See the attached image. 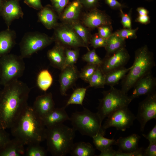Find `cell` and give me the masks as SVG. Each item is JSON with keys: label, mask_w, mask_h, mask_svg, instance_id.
Listing matches in <instances>:
<instances>
[{"label": "cell", "mask_w": 156, "mask_h": 156, "mask_svg": "<svg viewBox=\"0 0 156 156\" xmlns=\"http://www.w3.org/2000/svg\"><path fill=\"white\" fill-rule=\"evenodd\" d=\"M0 91V128L10 129L28 105L30 89L16 80L3 86Z\"/></svg>", "instance_id": "obj_1"}, {"label": "cell", "mask_w": 156, "mask_h": 156, "mask_svg": "<svg viewBox=\"0 0 156 156\" xmlns=\"http://www.w3.org/2000/svg\"><path fill=\"white\" fill-rule=\"evenodd\" d=\"M46 128L42 118L28 105L10 129L14 138L28 145L45 140Z\"/></svg>", "instance_id": "obj_2"}, {"label": "cell", "mask_w": 156, "mask_h": 156, "mask_svg": "<svg viewBox=\"0 0 156 156\" xmlns=\"http://www.w3.org/2000/svg\"><path fill=\"white\" fill-rule=\"evenodd\" d=\"M46 128L47 151L54 156H64L70 153L76 131L63 123Z\"/></svg>", "instance_id": "obj_3"}, {"label": "cell", "mask_w": 156, "mask_h": 156, "mask_svg": "<svg viewBox=\"0 0 156 156\" xmlns=\"http://www.w3.org/2000/svg\"><path fill=\"white\" fill-rule=\"evenodd\" d=\"M134 60L131 68L121 81V90L127 93L136 81L144 75L152 71L155 63L153 53L146 45L136 50Z\"/></svg>", "instance_id": "obj_4"}, {"label": "cell", "mask_w": 156, "mask_h": 156, "mask_svg": "<svg viewBox=\"0 0 156 156\" xmlns=\"http://www.w3.org/2000/svg\"><path fill=\"white\" fill-rule=\"evenodd\" d=\"M69 120L73 128L82 135L92 138L99 134L104 136L105 134L96 113H93L84 107L82 111L73 113Z\"/></svg>", "instance_id": "obj_5"}, {"label": "cell", "mask_w": 156, "mask_h": 156, "mask_svg": "<svg viewBox=\"0 0 156 156\" xmlns=\"http://www.w3.org/2000/svg\"><path fill=\"white\" fill-rule=\"evenodd\" d=\"M109 90L102 92L103 96L99 99L96 113L101 122L113 112L123 107L128 106L132 101L127 93L121 90L110 87Z\"/></svg>", "instance_id": "obj_6"}, {"label": "cell", "mask_w": 156, "mask_h": 156, "mask_svg": "<svg viewBox=\"0 0 156 156\" xmlns=\"http://www.w3.org/2000/svg\"><path fill=\"white\" fill-rule=\"evenodd\" d=\"M24 59L20 56L9 53L0 57V74L1 85L4 86L18 79L25 69Z\"/></svg>", "instance_id": "obj_7"}, {"label": "cell", "mask_w": 156, "mask_h": 156, "mask_svg": "<svg viewBox=\"0 0 156 156\" xmlns=\"http://www.w3.org/2000/svg\"><path fill=\"white\" fill-rule=\"evenodd\" d=\"M53 42L52 37L44 33L38 31L27 32L19 44L20 56L23 59L29 58Z\"/></svg>", "instance_id": "obj_8"}, {"label": "cell", "mask_w": 156, "mask_h": 156, "mask_svg": "<svg viewBox=\"0 0 156 156\" xmlns=\"http://www.w3.org/2000/svg\"><path fill=\"white\" fill-rule=\"evenodd\" d=\"M54 29L52 37L55 42L59 43L66 48L77 49L84 47L90 50L70 24L59 23Z\"/></svg>", "instance_id": "obj_9"}, {"label": "cell", "mask_w": 156, "mask_h": 156, "mask_svg": "<svg viewBox=\"0 0 156 156\" xmlns=\"http://www.w3.org/2000/svg\"><path fill=\"white\" fill-rule=\"evenodd\" d=\"M104 124L102 125L103 131L111 127L117 130L125 131L133 125L136 116L129 110L128 106L121 108L108 116Z\"/></svg>", "instance_id": "obj_10"}, {"label": "cell", "mask_w": 156, "mask_h": 156, "mask_svg": "<svg viewBox=\"0 0 156 156\" xmlns=\"http://www.w3.org/2000/svg\"><path fill=\"white\" fill-rule=\"evenodd\" d=\"M136 119L140 124L141 131L143 132L148 121L156 118V92L147 95L139 104Z\"/></svg>", "instance_id": "obj_11"}, {"label": "cell", "mask_w": 156, "mask_h": 156, "mask_svg": "<svg viewBox=\"0 0 156 156\" xmlns=\"http://www.w3.org/2000/svg\"><path fill=\"white\" fill-rule=\"evenodd\" d=\"M130 58L127 50L125 47L109 55L105 56L102 60L100 67L105 74L114 69L125 66Z\"/></svg>", "instance_id": "obj_12"}, {"label": "cell", "mask_w": 156, "mask_h": 156, "mask_svg": "<svg viewBox=\"0 0 156 156\" xmlns=\"http://www.w3.org/2000/svg\"><path fill=\"white\" fill-rule=\"evenodd\" d=\"M80 21L89 29L97 28L100 26L111 25V20L104 11L95 8L82 14Z\"/></svg>", "instance_id": "obj_13"}, {"label": "cell", "mask_w": 156, "mask_h": 156, "mask_svg": "<svg viewBox=\"0 0 156 156\" xmlns=\"http://www.w3.org/2000/svg\"><path fill=\"white\" fill-rule=\"evenodd\" d=\"M156 79L152 71L146 74L135 83L131 95L129 96L132 101L142 95H148L156 92Z\"/></svg>", "instance_id": "obj_14"}, {"label": "cell", "mask_w": 156, "mask_h": 156, "mask_svg": "<svg viewBox=\"0 0 156 156\" xmlns=\"http://www.w3.org/2000/svg\"><path fill=\"white\" fill-rule=\"evenodd\" d=\"M19 1L17 0H8L4 2L0 16L5 21L7 29H10L14 20L23 18L24 14Z\"/></svg>", "instance_id": "obj_15"}, {"label": "cell", "mask_w": 156, "mask_h": 156, "mask_svg": "<svg viewBox=\"0 0 156 156\" xmlns=\"http://www.w3.org/2000/svg\"><path fill=\"white\" fill-rule=\"evenodd\" d=\"M59 76L60 91L62 95L66 96V92L79 77V73L74 66H68L61 70Z\"/></svg>", "instance_id": "obj_16"}, {"label": "cell", "mask_w": 156, "mask_h": 156, "mask_svg": "<svg viewBox=\"0 0 156 156\" xmlns=\"http://www.w3.org/2000/svg\"><path fill=\"white\" fill-rule=\"evenodd\" d=\"M55 105L52 94L46 93L37 96L32 107L35 112L42 118L55 108Z\"/></svg>", "instance_id": "obj_17"}, {"label": "cell", "mask_w": 156, "mask_h": 156, "mask_svg": "<svg viewBox=\"0 0 156 156\" xmlns=\"http://www.w3.org/2000/svg\"><path fill=\"white\" fill-rule=\"evenodd\" d=\"M83 7L78 0L69 2L59 16L61 22L70 23L80 20Z\"/></svg>", "instance_id": "obj_18"}, {"label": "cell", "mask_w": 156, "mask_h": 156, "mask_svg": "<svg viewBox=\"0 0 156 156\" xmlns=\"http://www.w3.org/2000/svg\"><path fill=\"white\" fill-rule=\"evenodd\" d=\"M38 21L47 29H54L58 24L59 16L51 5H47L39 10Z\"/></svg>", "instance_id": "obj_19"}, {"label": "cell", "mask_w": 156, "mask_h": 156, "mask_svg": "<svg viewBox=\"0 0 156 156\" xmlns=\"http://www.w3.org/2000/svg\"><path fill=\"white\" fill-rule=\"evenodd\" d=\"M47 52V55L52 66L61 70L65 67L66 47L57 42Z\"/></svg>", "instance_id": "obj_20"}, {"label": "cell", "mask_w": 156, "mask_h": 156, "mask_svg": "<svg viewBox=\"0 0 156 156\" xmlns=\"http://www.w3.org/2000/svg\"><path fill=\"white\" fill-rule=\"evenodd\" d=\"M64 106L60 108H55L41 118L46 127L56 124L63 123L69 120L70 117L65 110Z\"/></svg>", "instance_id": "obj_21"}, {"label": "cell", "mask_w": 156, "mask_h": 156, "mask_svg": "<svg viewBox=\"0 0 156 156\" xmlns=\"http://www.w3.org/2000/svg\"><path fill=\"white\" fill-rule=\"evenodd\" d=\"M15 31L10 29L0 32V57L9 53L16 44Z\"/></svg>", "instance_id": "obj_22"}, {"label": "cell", "mask_w": 156, "mask_h": 156, "mask_svg": "<svg viewBox=\"0 0 156 156\" xmlns=\"http://www.w3.org/2000/svg\"><path fill=\"white\" fill-rule=\"evenodd\" d=\"M141 137L133 133L126 137H120L116 141V145L119 148L118 151L129 153L136 150L138 148V144Z\"/></svg>", "instance_id": "obj_23"}, {"label": "cell", "mask_w": 156, "mask_h": 156, "mask_svg": "<svg viewBox=\"0 0 156 156\" xmlns=\"http://www.w3.org/2000/svg\"><path fill=\"white\" fill-rule=\"evenodd\" d=\"M25 145L18 139H10L0 150V156H21L25 155Z\"/></svg>", "instance_id": "obj_24"}, {"label": "cell", "mask_w": 156, "mask_h": 156, "mask_svg": "<svg viewBox=\"0 0 156 156\" xmlns=\"http://www.w3.org/2000/svg\"><path fill=\"white\" fill-rule=\"evenodd\" d=\"M131 68L125 66L112 70L105 75V85L110 87L117 84L119 81L123 79Z\"/></svg>", "instance_id": "obj_25"}, {"label": "cell", "mask_w": 156, "mask_h": 156, "mask_svg": "<svg viewBox=\"0 0 156 156\" xmlns=\"http://www.w3.org/2000/svg\"><path fill=\"white\" fill-rule=\"evenodd\" d=\"M70 153L73 156H93L95 149L90 143L80 142L74 143Z\"/></svg>", "instance_id": "obj_26"}, {"label": "cell", "mask_w": 156, "mask_h": 156, "mask_svg": "<svg viewBox=\"0 0 156 156\" xmlns=\"http://www.w3.org/2000/svg\"><path fill=\"white\" fill-rule=\"evenodd\" d=\"M125 47V39L113 33L107 39V45L105 48L106 51L105 56L109 55Z\"/></svg>", "instance_id": "obj_27"}, {"label": "cell", "mask_w": 156, "mask_h": 156, "mask_svg": "<svg viewBox=\"0 0 156 156\" xmlns=\"http://www.w3.org/2000/svg\"><path fill=\"white\" fill-rule=\"evenodd\" d=\"M70 24L76 34L80 38L88 48L92 35L89 29L86 27L80 20L73 22Z\"/></svg>", "instance_id": "obj_28"}, {"label": "cell", "mask_w": 156, "mask_h": 156, "mask_svg": "<svg viewBox=\"0 0 156 156\" xmlns=\"http://www.w3.org/2000/svg\"><path fill=\"white\" fill-rule=\"evenodd\" d=\"M53 81L52 76L49 71L47 69H43L38 74L37 83L41 90L45 92L51 86Z\"/></svg>", "instance_id": "obj_29"}, {"label": "cell", "mask_w": 156, "mask_h": 156, "mask_svg": "<svg viewBox=\"0 0 156 156\" xmlns=\"http://www.w3.org/2000/svg\"><path fill=\"white\" fill-rule=\"evenodd\" d=\"M99 134L92 138L93 143L96 149L101 151L113 145H116V141L114 139H109Z\"/></svg>", "instance_id": "obj_30"}, {"label": "cell", "mask_w": 156, "mask_h": 156, "mask_svg": "<svg viewBox=\"0 0 156 156\" xmlns=\"http://www.w3.org/2000/svg\"><path fill=\"white\" fill-rule=\"evenodd\" d=\"M89 87L95 88H104L105 85V75L98 66L89 79Z\"/></svg>", "instance_id": "obj_31"}, {"label": "cell", "mask_w": 156, "mask_h": 156, "mask_svg": "<svg viewBox=\"0 0 156 156\" xmlns=\"http://www.w3.org/2000/svg\"><path fill=\"white\" fill-rule=\"evenodd\" d=\"M86 90L87 89L84 88H79L75 90L65 106L66 107L71 104H77L82 105Z\"/></svg>", "instance_id": "obj_32"}, {"label": "cell", "mask_w": 156, "mask_h": 156, "mask_svg": "<svg viewBox=\"0 0 156 156\" xmlns=\"http://www.w3.org/2000/svg\"><path fill=\"white\" fill-rule=\"evenodd\" d=\"M47 151L40 144L28 145L25 150V155L26 156H46Z\"/></svg>", "instance_id": "obj_33"}, {"label": "cell", "mask_w": 156, "mask_h": 156, "mask_svg": "<svg viewBox=\"0 0 156 156\" xmlns=\"http://www.w3.org/2000/svg\"><path fill=\"white\" fill-rule=\"evenodd\" d=\"M65 67L74 65L77 61L79 56L78 48L71 49L66 48Z\"/></svg>", "instance_id": "obj_34"}, {"label": "cell", "mask_w": 156, "mask_h": 156, "mask_svg": "<svg viewBox=\"0 0 156 156\" xmlns=\"http://www.w3.org/2000/svg\"><path fill=\"white\" fill-rule=\"evenodd\" d=\"M82 60L88 64L100 66L102 62V60L96 54L94 49L88 50L82 57Z\"/></svg>", "instance_id": "obj_35"}, {"label": "cell", "mask_w": 156, "mask_h": 156, "mask_svg": "<svg viewBox=\"0 0 156 156\" xmlns=\"http://www.w3.org/2000/svg\"><path fill=\"white\" fill-rule=\"evenodd\" d=\"M138 29V28L134 29L124 28L118 30L113 34L125 39H135L137 38L136 32Z\"/></svg>", "instance_id": "obj_36"}, {"label": "cell", "mask_w": 156, "mask_h": 156, "mask_svg": "<svg viewBox=\"0 0 156 156\" xmlns=\"http://www.w3.org/2000/svg\"><path fill=\"white\" fill-rule=\"evenodd\" d=\"M98 66H99L88 64L79 73V77L85 81L88 82L89 79Z\"/></svg>", "instance_id": "obj_37"}, {"label": "cell", "mask_w": 156, "mask_h": 156, "mask_svg": "<svg viewBox=\"0 0 156 156\" xmlns=\"http://www.w3.org/2000/svg\"><path fill=\"white\" fill-rule=\"evenodd\" d=\"M107 39L102 37L97 33L91 36L89 44L94 49L105 48L107 45Z\"/></svg>", "instance_id": "obj_38"}, {"label": "cell", "mask_w": 156, "mask_h": 156, "mask_svg": "<svg viewBox=\"0 0 156 156\" xmlns=\"http://www.w3.org/2000/svg\"><path fill=\"white\" fill-rule=\"evenodd\" d=\"M70 0H50L51 6L59 16L69 3Z\"/></svg>", "instance_id": "obj_39"}, {"label": "cell", "mask_w": 156, "mask_h": 156, "mask_svg": "<svg viewBox=\"0 0 156 156\" xmlns=\"http://www.w3.org/2000/svg\"><path fill=\"white\" fill-rule=\"evenodd\" d=\"M97 28L98 34L105 39H108L113 33L112 28L111 24L103 25Z\"/></svg>", "instance_id": "obj_40"}, {"label": "cell", "mask_w": 156, "mask_h": 156, "mask_svg": "<svg viewBox=\"0 0 156 156\" xmlns=\"http://www.w3.org/2000/svg\"><path fill=\"white\" fill-rule=\"evenodd\" d=\"M120 15L121 17V23L124 28L132 29V23L131 12L129 14L125 13L122 9L119 10Z\"/></svg>", "instance_id": "obj_41"}, {"label": "cell", "mask_w": 156, "mask_h": 156, "mask_svg": "<svg viewBox=\"0 0 156 156\" xmlns=\"http://www.w3.org/2000/svg\"><path fill=\"white\" fill-rule=\"evenodd\" d=\"M82 5L83 8L89 11L97 8L99 0H78Z\"/></svg>", "instance_id": "obj_42"}, {"label": "cell", "mask_w": 156, "mask_h": 156, "mask_svg": "<svg viewBox=\"0 0 156 156\" xmlns=\"http://www.w3.org/2000/svg\"><path fill=\"white\" fill-rule=\"evenodd\" d=\"M145 148L138 147L136 150L129 153H125L116 151L115 156H144Z\"/></svg>", "instance_id": "obj_43"}, {"label": "cell", "mask_w": 156, "mask_h": 156, "mask_svg": "<svg viewBox=\"0 0 156 156\" xmlns=\"http://www.w3.org/2000/svg\"><path fill=\"white\" fill-rule=\"evenodd\" d=\"M10 139V135L5 129L0 128V150Z\"/></svg>", "instance_id": "obj_44"}, {"label": "cell", "mask_w": 156, "mask_h": 156, "mask_svg": "<svg viewBox=\"0 0 156 156\" xmlns=\"http://www.w3.org/2000/svg\"><path fill=\"white\" fill-rule=\"evenodd\" d=\"M24 2L30 7L40 10L43 7L41 0H24Z\"/></svg>", "instance_id": "obj_45"}, {"label": "cell", "mask_w": 156, "mask_h": 156, "mask_svg": "<svg viewBox=\"0 0 156 156\" xmlns=\"http://www.w3.org/2000/svg\"><path fill=\"white\" fill-rule=\"evenodd\" d=\"M105 3L111 9L115 10L122 9L126 6L116 0H104Z\"/></svg>", "instance_id": "obj_46"}, {"label": "cell", "mask_w": 156, "mask_h": 156, "mask_svg": "<svg viewBox=\"0 0 156 156\" xmlns=\"http://www.w3.org/2000/svg\"><path fill=\"white\" fill-rule=\"evenodd\" d=\"M142 135L147 139L149 144L156 142V125L147 134H142Z\"/></svg>", "instance_id": "obj_47"}, {"label": "cell", "mask_w": 156, "mask_h": 156, "mask_svg": "<svg viewBox=\"0 0 156 156\" xmlns=\"http://www.w3.org/2000/svg\"><path fill=\"white\" fill-rule=\"evenodd\" d=\"M156 156V142L149 144L148 146L145 149L144 156Z\"/></svg>", "instance_id": "obj_48"}, {"label": "cell", "mask_w": 156, "mask_h": 156, "mask_svg": "<svg viewBox=\"0 0 156 156\" xmlns=\"http://www.w3.org/2000/svg\"><path fill=\"white\" fill-rule=\"evenodd\" d=\"M116 151L114 150L111 146L101 151L99 156H115Z\"/></svg>", "instance_id": "obj_49"}, {"label": "cell", "mask_w": 156, "mask_h": 156, "mask_svg": "<svg viewBox=\"0 0 156 156\" xmlns=\"http://www.w3.org/2000/svg\"><path fill=\"white\" fill-rule=\"evenodd\" d=\"M136 22L140 23L141 24L146 25L149 23L150 22V19L148 15L139 16L135 19Z\"/></svg>", "instance_id": "obj_50"}, {"label": "cell", "mask_w": 156, "mask_h": 156, "mask_svg": "<svg viewBox=\"0 0 156 156\" xmlns=\"http://www.w3.org/2000/svg\"><path fill=\"white\" fill-rule=\"evenodd\" d=\"M139 16L148 15L149 13L148 10L143 7H138L136 9Z\"/></svg>", "instance_id": "obj_51"}, {"label": "cell", "mask_w": 156, "mask_h": 156, "mask_svg": "<svg viewBox=\"0 0 156 156\" xmlns=\"http://www.w3.org/2000/svg\"><path fill=\"white\" fill-rule=\"evenodd\" d=\"M5 1L4 0H0V16L3 4Z\"/></svg>", "instance_id": "obj_52"}, {"label": "cell", "mask_w": 156, "mask_h": 156, "mask_svg": "<svg viewBox=\"0 0 156 156\" xmlns=\"http://www.w3.org/2000/svg\"><path fill=\"white\" fill-rule=\"evenodd\" d=\"M1 79H0V91L1 90Z\"/></svg>", "instance_id": "obj_53"}, {"label": "cell", "mask_w": 156, "mask_h": 156, "mask_svg": "<svg viewBox=\"0 0 156 156\" xmlns=\"http://www.w3.org/2000/svg\"><path fill=\"white\" fill-rule=\"evenodd\" d=\"M18 0V1H20V0Z\"/></svg>", "instance_id": "obj_54"}, {"label": "cell", "mask_w": 156, "mask_h": 156, "mask_svg": "<svg viewBox=\"0 0 156 156\" xmlns=\"http://www.w3.org/2000/svg\"></svg>", "instance_id": "obj_55"}]
</instances>
